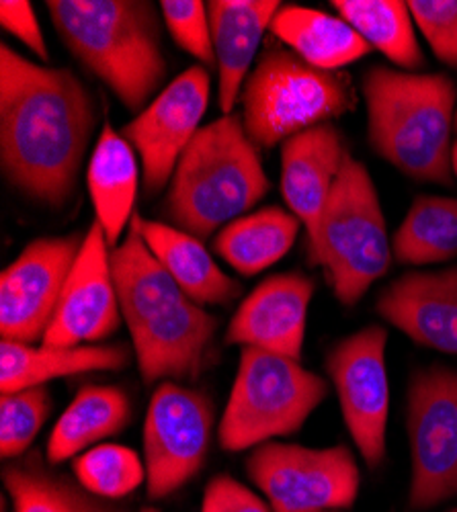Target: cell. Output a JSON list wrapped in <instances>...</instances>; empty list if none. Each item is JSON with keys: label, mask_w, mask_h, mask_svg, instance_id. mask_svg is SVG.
<instances>
[{"label": "cell", "mask_w": 457, "mask_h": 512, "mask_svg": "<svg viewBox=\"0 0 457 512\" xmlns=\"http://www.w3.org/2000/svg\"><path fill=\"white\" fill-rule=\"evenodd\" d=\"M146 242L154 259L201 308L228 306L240 295V283L228 277L203 246V240L162 222L134 213L130 224Z\"/></svg>", "instance_id": "obj_20"}, {"label": "cell", "mask_w": 457, "mask_h": 512, "mask_svg": "<svg viewBox=\"0 0 457 512\" xmlns=\"http://www.w3.org/2000/svg\"><path fill=\"white\" fill-rule=\"evenodd\" d=\"M326 396L328 383L300 361L242 347L232 394L218 426L220 445L238 453L296 435Z\"/></svg>", "instance_id": "obj_7"}, {"label": "cell", "mask_w": 457, "mask_h": 512, "mask_svg": "<svg viewBox=\"0 0 457 512\" xmlns=\"http://www.w3.org/2000/svg\"><path fill=\"white\" fill-rule=\"evenodd\" d=\"M283 5L279 0H212L207 3L218 68V99L230 115L251 74V64Z\"/></svg>", "instance_id": "obj_19"}, {"label": "cell", "mask_w": 457, "mask_h": 512, "mask_svg": "<svg viewBox=\"0 0 457 512\" xmlns=\"http://www.w3.org/2000/svg\"><path fill=\"white\" fill-rule=\"evenodd\" d=\"M269 31L304 62L328 72H337L373 50L345 19L298 5L281 7Z\"/></svg>", "instance_id": "obj_23"}, {"label": "cell", "mask_w": 457, "mask_h": 512, "mask_svg": "<svg viewBox=\"0 0 457 512\" xmlns=\"http://www.w3.org/2000/svg\"><path fill=\"white\" fill-rule=\"evenodd\" d=\"M13 512H132L128 506L99 498L52 467L39 451L13 459L3 469Z\"/></svg>", "instance_id": "obj_24"}, {"label": "cell", "mask_w": 457, "mask_h": 512, "mask_svg": "<svg viewBox=\"0 0 457 512\" xmlns=\"http://www.w3.org/2000/svg\"><path fill=\"white\" fill-rule=\"evenodd\" d=\"M138 179L136 150L105 123L87 166V189L109 248L119 244L123 230L132 224Z\"/></svg>", "instance_id": "obj_22"}, {"label": "cell", "mask_w": 457, "mask_h": 512, "mask_svg": "<svg viewBox=\"0 0 457 512\" xmlns=\"http://www.w3.org/2000/svg\"><path fill=\"white\" fill-rule=\"evenodd\" d=\"M271 189L257 144L242 115L203 125L183 152L166 193V216L175 228L207 240L246 216Z\"/></svg>", "instance_id": "obj_5"}, {"label": "cell", "mask_w": 457, "mask_h": 512, "mask_svg": "<svg viewBox=\"0 0 457 512\" xmlns=\"http://www.w3.org/2000/svg\"><path fill=\"white\" fill-rule=\"evenodd\" d=\"M87 234L37 238L0 275L3 340L35 345L44 340Z\"/></svg>", "instance_id": "obj_13"}, {"label": "cell", "mask_w": 457, "mask_h": 512, "mask_svg": "<svg viewBox=\"0 0 457 512\" xmlns=\"http://www.w3.org/2000/svg\"><path fill=\"white\" fill-rule=\"evenodd\" d=\"M142 512H160V510L152 508V506H146V508H142Z\"/></svg>", "instance_id": "obj_36"}, {"label": "cell", "mask_w": 457, "mask_h": 512, "mask_svg": "<svg viewBox=\"0 0 457 512\" xmlns=\"http://www.w3.org/2000/svg\"><path fill=\"white\" fill-rule=\"evenodd\" d=\"M345 19L365 41L406 72L425 64L423 50L414 33V19L402 0H332Z\"/></svg>", "instance_id": "obj_27"}, {"label": "cell", "mask_w": 457, "mask_h": 512, "mask_svg": "<svg viewBox=\"0 0 457 512\" xmlns=\"http://www.w3.org/2000/svg\"><path fill=\"white\" fill-rule=\"evenodd\" d=\"M302 222L281 207L269 205L224 226L214 250L240 275L253 277L279 263L292 250Z\"/></svg>", "instance_id": "obj_26"}, {"label": "cell", "mask_w": 457, "mask_h": 512, "mask_svg": "<svg viewBox=\"0 0 457 512\" xmlns=\"http://www.w3.org/2000/svg\"><path fill=\"white\" fill-rule=\"evenodd\" d=\"M396 261L410 267L445 263L457 256V199L419 195L392 238Z\"/></svg>", "instance_id": "obj_28"}, {"label": "cell", "mask_w": 457, "mask_h": 512, "mask_svg": "<svg viewBox=\"0 0 457 512\" xmlns=\"http://www.w3.org/2000/svg\"><path fill=\"white\" fill-rule=\"evenodd\" d=\"M386 345V328L367 326L341 340L326 357V371L337 390L349 435L371 469H378L386 459L390 412Z\"/></svg>", "instance_id": "obj_12"}, {"label": "cell", "mask_w": 457, "mask_h": 512, "mask_svg": "<svg viewBox=\"0 0 457 512\" xmlns=\"http://www.w3.org/2000/svg\"><path fill=\"white\" fill-rule=\"evenodd\" d=\"M132 420V402L117 386L80 388L58 418L46 445V459L58 465L91 445L119 435Z\"/></svg>", "instance_id": "obj_25"}, {"label": "cell", "mask_w": 457, "mask_h": 512, "mask_svg": "<svg viewBox=\"0 0 457 512\" xmlns=\"http://www.w3.org/2000/svg\"><path fill=\"white\" fill-rule=\"evenodd\" d=\"M132 361L126 345H82V347H33L23 343H0V390L13 394L19 390L46 386L56 377L121 371Z\"/></svg>", "instance_id": "obj_21"}, {"label": "cell", "mask_w": 457, "mask_h": 512, "mask_svg": "<svg viewBox=\"0 0 457 512\" xmlns=\"http://www.w3.org/2000/svg\"><path fill=\"white\" fill-rule=\"evenodd\" d=\"M326 512H341V510H326Z\"/></svg>", "instance_id": "obj_38"}, {"label": "cell", "mask_w": 457, "mask_h": 512, "mask_svg": "<svg viewBox=\"0 0 457 512\" xmlns=\"http://www.w3.org/2000/svg\"><path fill=\"white\" fill-rule=\"evenodd\" d=\"M367 138L402 175L451 185L457 89L447 74L373 66L363 76Z\"/></svg>", "instance_id": "obj_4"}, {"label": "cell", "mask_w": 457, "mask_h": 512, "mask_svg": "<svg viewBox=\"0 0 457 512\" xmlns=\"http://www.w3.org/2000/svg\"><path fill=\"white\" fill-rule=\"evenodd\" d=\"M392 256L376 183L349 154L322 213L314 265L324 267L337 300L355 306L390 271Z\"/></svg>", "instance_id": "obj_8"}, {"label": "cell", "mask_w": 457, "mask_h": 512, "mask_svg": "<svg viewBox=\"0 0 457 512\" xmlns=\"http://www.w3.org/2000/svg\"><path fill=\"white\" fill-rule=\"evenodd\" d=\"M314 279L281 273L259 283L244 297L226 330V345L253 347L300 361Z\"/></svg>", "instance_id": "obj_16"}, {"label": "cell", "mask_w": 457, "mask_h": 512, "mask_svg": "<svg viewBox=\"0 0 457 512\" xmlns=\"http://www.w3.org/2000/svg\"><path fill=\"white\" fill-rule=\"evenodd\" d=\"M121 318L109 242L95 220L87 230L41 345L82 347L99 343L117 332Z\"/></svg>", "instance_id": "obj_15"}, {"label": "cell", "mask_w": 457, "mask_h": 512, "mask_svg": "<svg viewBox=\"0 0 457 512\" xmlns=\"http://www.w3.org/2000/svg\"><path fill=\"white\" fill-rule=\"evenodd\" d=\"M406 433L412 478L410 510H429L457 496V371L417 369L408 383Z\"/></svg>", "instance_id": "obj_9"}, {"label": "cell", "mask_w": 457, "mask_h": 512, "mask_svg": "<svg viewBox=\"0 0 457 512\" xmlns=\"http://www.w3.org/2000/svg\"><path fill=\"white\" fill-rule=\"evenodd\" d=\"M248 478L273 512H326L351 508L361 472L347 445L302 447L263 443L246 459Z\"/></svg>", "instance_id": "obj_10"}, {"label": "cell", "mask_w": 457, "mask_h": 512, "mask_svg": "<svg viewBox=\"0 0 457 512\" xmlns=\"http://www.w3.org/2000/svg\"><path fill=\"white\" fill-rule=\"evenodd\" d=\"M351 152L332 123H322L281 144V193L306 228V250L314 265L326 201Z\"/></svg>", "instance_id": "obj_17"}, {"label": "cell", "mask_w": 457, "mask_h": 512, "mask_svg": "<svg viewBox=\"0 0 457 512\" xmlns=\"http://www.w3.org/2000/svg\"><path fill=\"white\" fill-rule=\"evenodd\" d=\"M52 410L46 386H35L0 396V455L19 459L29 453Z\"/></svg>", "instance_id": "obj_30"}, {"label": "cell", "mask_w": 457, "mask_h": 512, "mask_svg": "<svg viewBox=\"0 0 457 512\" xmlns=\"http://www.w3.org/2000/svg\"><path fill=\"white\" fill-rule=\"evenodd\" d=\"M451 168H453V173L457 177V142L453 144V150H451Z\"/></svg>", "instance_id": "obj_35"}, {"label": "cell", "mask_w": 457, "mask_h": 512, "mask_svg": "<svg viewBox=\"0 0 457 512\" xmlns=\"http://www.w3.org/2000/svg\"><path fill=\"white\" fill-rule=\"evenodd\" d=\"M177 44L197 58L201 66L214 68L216 52L212 41L210 17H207V3L201 0H162L158 5Z\"/></svg>", "instance_id": "obj_31"}, {"label": "cell", "mask_w": 457, "mask_h": 512, "mask_svg": "<svg viewBox=\"0 0 457 512\" xmlns=\"http://www.w3.org/2000/svg\"><path fill=\"white\" fill-rule=\"evenodd\" d=\"M212 398L175 381H160L144 422L146 490L160 500L181 490L205 465L212 447Z\"/></svg>", "instance_id": "obj_11"}, {"label": "cell", "mask_w": 457, "mask_h": 512, "mask_svg": "<svg viewBox=\"0 0 457 512\" xmlns=\"http://www.w3.org/2000/svg\"><path fill=\"white\" fill-rule=\"evenodd\" d=\"M455 132H457V111H455Z\"/></svg>", "instance_id": "obj_37"}, {"label": "cell", "mask_w": 457, "mask_h": 512, "mask_svg": "<svg viewBox=\"0 0 457 512\" xmlns=\"http://www.w3.org/2000/svg\"><path fill=\"white\" fill-rule=\"evenodd\" d=\"M408 9L433 54L457 70V0H410Z\"/></svg>", "instance_id": "obj_32"}, {"label": "cell", "mask_w": 457, "mask_h": 512, "mask_svg": "<svg viewBox=\"0 0 457 512\" xmlns=\"http://www.w3.org/2000/svg\"><path fill=\"white\" fill-rule=\"evenodd\" d=\"M46 7L64 46L130 113L140 115L156 99L169 64L152 3L48 0Z\"/></svg>", "instance_id": "obj_3"}, {"label": "cell", "mask_w": 457, "mask_h": 512, "mask_svg": "<svg viewBox=\"0 0 457 512\" xmlns=\"http://www.w3.org/2000/svg\"><path fill=\"white\" fill-rule=\"evenodd\" d=\"M74 478L91 494L107 500L126 498L146 482L140 455L123 445H95L72 463Z\"/></svg>", "instance_id": "obj_29"}, {"label": "cell", "mask_w": 457, "mask_h": 512, "mask_svg": "<svg viewBox=\"0 0 457 512\" xmlns=\"http://www.w3.org/2000/svg\"><path fill=\"white\" fill-rule=\"evenodd\" d=\"M111 269L146 383L195 381L214 365L218 318L191 300L132 226L111 248Z\"/></svg>", "instance_id": "obj_2"}, {"label": "cell", "mask_w": 457, "mask_h": 512, "mask_svg": "<svg viewBox=\"0 0 457 512\" xmlns=\"http://www.w3.org/2000/svg\"><path fill=\"white\" fill-rule=\"evenodd\" d=\"M210 91V70L201 64L191 66L166 84L140 115L121 127L119 134L142 160L148 195L160 193L171 183L183 152L201 130L199 121L210 105Z\"/></svg>", "instance_id": "obj_14"}, {"label": "cell", "mask_w": 457, "mask_h": 512, "mask_svg": "<svg viewBox=\"0 0 457 512\" xmlns=\"http://www.w3.org/2000/svg\"><path fill=\"white\" fill-rule=\"evenodd\" d=\"M97 127L93 93L72 70L0 48V162L27 199L64 207Z\"/></svg>", "instance_id": "obj_1"}, {"label": "cell", "mask_w": 457, "mask_h": 512, "mask_svg": "<svg viewBox=\"0 0 457 512\" xmlns=\"http://www.w3.org/2000/svg\"><path fill=\"white\" fill-rule=\"evenodd\" d=\"M201 512H273V508L236 478L220 474L205 486Z\"/></svg>", "instance_id": "obj_33"}, {"label": "cell", "mask_w": 457, "mask_h": 512, "mask_svg": "<svg viewBox=\"0 0 457 512\" xmlns=\"http://www.w3.org/2000/svg\"><path fill=\"white\" fill-rule=\"evenodd\" d=\"M0 23L11 35L21 39L29 52H33L39 60L48 62L50 52L31 3H27V0H3L0 3Z\"/></svg>", "instance_id": "obj_34"}, {"label": "cell", "mask_w": 457, "mask_h": 512, "mask_svg": "<svg viewBox=\"0 0 457 512\" xmlns=\"http://www.w3.org/2000/svg\"><path fill=\"white\" fill-rule=\"evenodd\" d=\"M376 312L417 345L457 357V267L404 273L380 293Z\"/></svg>", "instance_id": "obj_18"}, {"label": "cell", "mask_w": 457, "mask_h": 512, "mask_svg": "<svg viewBox=\"0 0 457 512\" xmlns=\"http://www.w3.org/2000/svg\"><path fill=\"white\" fill-rule=\"evenodd\" d=\"M449 512H457V508H453V510H449Z\"/></svg>", "instance_id": "obj_39"}, {"label": "cell", "mask_w": 457, "mask_h": 512, "mask_svg": "<svg viewBox=\"0 0 457 512\" xmlns=\"http://www.w3.org/2000/svg\"><path fill=\"white\" fill-rule=\"evenodd\" d=\"M238 101L248 138L257 148H275L349 113L355 93L347 74L318 70L273 41L248 74Z\"/></svg>", "instance_id": "obj_6"}]
</instances>
